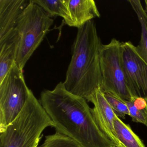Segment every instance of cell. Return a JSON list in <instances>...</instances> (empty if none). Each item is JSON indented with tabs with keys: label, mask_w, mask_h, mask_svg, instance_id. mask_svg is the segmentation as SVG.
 Returning a JSON list of instances; mask_svg holds the SVG:
<instances>
[{
	"label": "cell",
	"mask_w": 147,
	"mask_h": 147,
	"mask_svg": "<svg viewBox=\"0 0 147 147\" xmlns=\"http://www.w3.org/2000/svg\"><path fill=\"white\" fill-rule=\"evenodd\" d=\"M102 84L104 93L113 94L125 100L136 97L128 81L122 60V42L113 38L103 45L100 53Z\"/></svg>",
	"instance_id": "obj_5"
},
{
	"label": "cell",
	"mask_w": 147,
	"mask_h": 147,
	"mask_svg": "<svg viewBox=\"0 0 147 147\" xmlns=\"http://www.w3.org/2000/svg\"><path fill=\"white\" fill-rule=\"evenodd\" d=\"M54 20L32 0L19 20L13 38L17 45L16 63L23 70L45 37Z\"/></svg>",
	"instance_id": "obj_4"
},
{
	"label": "cell",
	"mask_w": 147,
	"mask_h": 147,
	"mask_svg": "<svg viewBox=\"0 0 147 147\" xmlns=\"http://www.w3.org/2000/svg\"><path fill=\"white\" fill-rule=\"evenodd\" d=\"M53 123L31 90L24 109L0 132V147H38L43 131Z\"/></svg>",
	"instance_id": "obj_3"
},
{
	"label": "cell",
	"mask_w": 147,
	"mask_h": 147,
	"mask_svg": "<svg viewBox=\"0 0 147 147\" xmlns=\"http://www.w3.org/2000/svg\"><path fill=\"white\" fill-rule=\"evenodd\" d=\"M114 126L120 147H146L130 125L124 123L118 116L114 119Z\"/></svg>",
	"instance_id": "obj_11"
},
{
	"label": "cell",
	"mask_w": 147,
	"mask_h": 147,
	"mask_svg": "<svg viewBox=\"0 0 147 147\" xmlns=\"http://www.w3.org/2000/svg\"><path fill=\"white\" fill-rule=\"evenodd\" d=\"M128 2L136 14L141 26V39L136 46L137 50L147 63V13L139 0H129Z\"/></svg>",
	"instance_id": "obj_12"
},
{
	"label": "cell",
	"mask_w": 147,
	"mask_h": 147,
	"mask_svg": "<svg viewBox=\"0 0 147 147\" xmlns=\"http://www.w3.org/2000/svg\"><path fill=\"white\" fill-rule=\"evenodd\" d=\"M107 102L119 117L124 119L126 115L129 116V109L125 100L110 93H104Z\"/></svg>",
	"instance_id": "obj_16"
},
{
	"label": "cell",
	"mask_w": 147,
	"mask_h": 147,
	"mask_svg": "<svg viewBox=\"0 0 147 147\" xmlns=\"http://www.w3.org/2000/svg\"><path fill=\"white\" fill-rule=\"evenodd\" d=\"M39 147H82L73 138L56 131L45 136V140Z\"/></svg>",
	"instance_id": "obj_15"
},
{
	"label": "cell",
	"mask_w": 147,
	"mask_h": 147,
	"mask_svg": "<svg viewBox=\"0 0 147 147\" xmlns=\"http://www.w3.org/2000/svg\"><path fill=\"white\" fill-rule=\"evenodd\" d=\"M50 18L61 17L66 22L68 18V0H32Z\"/></svg>",
	"instance_id": "obj_14"
},
{
	"label": "cell",
	"mask_w": 147,
	"mask_h": 147,
	"mask_svg": "<svg viewBox=\"0 0 147 147\" xmlns=\"http://www.w3.org/2000/svg\"><path fill=\"white\" fill-rule=\"evenodd\" d=\"M145 100V101H146V108H145V110H146V112H147V99H146Z\"/></svg>",
	"instance_id": "obj_19"
},
{
	"label": "cell",
	"mask_w": 147,
	"mask_h": 147,
	"mask_svg": "<svg viewBox=\"0 0 147 147\" xmlns=\"http://www.w3.org/2000/svg\"><path fill=\"white\" fill-rule=\"evenodd\" d=\"M144 4H145V8H144V10H145V12H146L147 13V0H145V1H144Z\"/></svg>",
	"instance_id": "obj_18"
},
{
	"label": "cell",
	"mask_w": 147,
	"mask_h": 147,
	"mask_svg": "<svg viewBox=\"0 0 147 147\" xmlns=\"http://www.w3.org/2000/svg\"><path fill=\"white\" fill-rule=\"evenodd\" d=\"M103 44L93 20L78 28L71 61L63 82L71 93L87 99L100 88V53Z\"/></svg>",
	"instance_id": "obj_2"
},
{
	"label": "cell",
	"mask_w": 147,
	"mask_h": 147,
	"mask_svg": "<svg viewBox=\"0 0 147 147\" xmlns=\"http://www.w3.org/2000/svg\"><path fill=\"white\" fill-rule=\"evenodd\" d=\"M92 103V112L98 126L116 146L120 147L115 131L114 121L117 115L105 97L100 88L97 89L86 99Z\"/></svg>",
	"instance_id": "obj_8"
},
{
	"label": "cell",
	"mask_w": 147,
	"mask_h": 147,
	"mask_svg": "<svg viewBox=\"0 0 147 147\" xmlns=\"http://www.w3.org/2000/svg\"><path fill=\"white\" fill-rule=\"evenodd\" d=\"M117 147V146H115V147Z\"/></svg>",
	"instance_id": "obj_20"
},
{
	"label": "cell",
	"mask_w": 147,
	"mask_h": 147,
	"mask_svg": "<svg viewBox=\"0 0 147 147\" xmlns=\"http://www.w3.org/2000/svg\"><path fill=\"white\" fill-rule=\"evenodd\" d=\"M30 91L26 83L23 70L15 63L0 82V132L3 131L22 111Z\"/></svg>",
	"instance_id": "obj_6"
},
{
	"label": "cell",
	"mask_w": 147,
	"mask_h": 147,
	"mask_svg": "<svg viewBox=\"0 0 147 147\" xmlns=\"http://www.w3.org/2000/svg\"><path fill=\"white\" fill-rule=\"evenodd\" d=\"M86 100L68 91L62 82L53 90L42 91L40 99L56 131L82 147H115L98 126Z\"/></svg>",
	"instance_id": "obj_1"
},
{
	"label": "cell",
	"mask_w": 147,
	"mask_h": 147,
	"mask_svg": "<svg viewBox=\"0 0 147 147\" xmlns=\"http://www.w3.org/2000/svg\"><path fill=\"white\" fill-rule=\"evenodd\" d=\"M132 121L141 123L147 127V113L145 110L138 109L131 100H125Z\"/></svg>",
	"instance_id": "obj_17"
},
{
	"label": "cell",
	"mask_w": 147,
	"mask_h": 147,
	"mask_svg": "<svg viewBox=\"0 0 147 147\" xmlns=\"http://www.w3.org/2000/svg\"><path fill=\"white\" fill-rule=\"evenodd\" d=\"M17 45L13 38L0 45V82L9 73L15 63Z\"/></svg>",
	"instance_id": "obj_13"
},
{
	"label": "cell",
	"mask_w": 147,
	"mask_h": 147,
	"mask_svg": "<svg viewBox=\"0 0 147 147\" xmlns=\"http://www.w3.org/2000/svg\"><path fill=\"white\" fill-rule=\"evenodd\" d=\"M30 0H0V45L13 36L21 14Z\"/></svg>",
	"instance_id": "obj_9"
},
{
	"label": "cell",
	"mask_w": 147,
	"mask_h": 147,
	"mask_svg": "<svg viewBox=\"0 0 147 147\" xmlns=\"http://www.w3.org/2000/svg\"><path fill=\"white\" fill-rule=\"evenodd\" d=\"M68 18L65 24L79 28L95 18L100 17L93 0H68Z\"/></svg>",
	"instance_id": "obj_10"
},
{
	"label": "cell",
	"mask_w": 147,
	"mask_h": 147,
	"mask_svg": "<svg viewBox=\"0 0 147 147\" xmlns=\"http://www.w3.org/2000/svg\"><path fill=\"white\" fill-rule=\"evenodd\" d=\"M125 71L136 97L147 99V63L130 41L122 42Z\"/></svg>",
	"instance_id": "obj_7"
}]
</instances>
